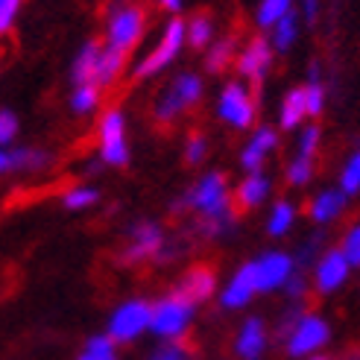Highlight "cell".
I'll use <instances>...</instances> for the list:
<instances>
[{"label":"cell","instance_id":"obj_1","mask_svg":"<svg viewBox=\"0 0 360 360\" xmlns=\"http://www.w3.org/2000/svg\"><path fill=\"white\" fill-rule=\"evenodd\" d=\"M196 211L202 217L200 231L205 238H226L235 229V214H231V196L223 173H205L182 200H176L173 211Z\"/></svg>","mask_w":360,"mask_h":360},{"label":"cell","instance_id":"obj_2","mask_svg":"<svg viewBox=\"0 0 360 360\" xmlns=\"http://www.w3.org/2000/svg\"><path fill=\"white\" fill-rule=\"evenodd\" d=\"M193 319H196V304L188 302L185 296H179L176 290H170L153 302L150 334L158 337L161 343H182L193 326Z\"/></svg>","mask_w":360,"mask_h":360},{"label":"cell","instance_id":"obj_3","mask_svg":"<svg viewBox=\"0 0 360 360\" xmlns=\"http://www.w3.org/2000/svg\"><path fill=\"white\" fill-rule=\"evenodd\" d=\"M328 343H331V322L316 311H304L293 331L281 340V352L290 360H304L311 354H322Z\"/></svg>","mask_w":360,"mask_h":360},{"label":"cell","instance_id":"obj_4","mask_svg":"<svg viewBox=\"0 0 360 360\" xmlns=\"http://www.w3.org/2000/svg\"><path fill=\"white\" fill-rule=\"evenodd\" d=\"M150 314H153L150 299H141V296L123 299L112 311L109 322H105V334H109L117 346L138 343L143 334H150Z\"/></svg>","mask_w":360,"mask_h":360},{"label":"cell","instance_id":"obj_5","mask_svg":"<svg viewBox=\"0 0 360 360\" xmlns=\"http://www.w3.org/2000/svg\"><path fill=\"white\" fill-rule=\"evenodd\" d=\"M200 97H202V79L196 77V74H179V77L165 88V94L158 97V103H155V117H158L161 123L176 120L185 109H191L193 103H200Z\"/></svg>","mask_w":360,"mask_h":360},{"label":"cell","instance_id":"obj_6","mask_svg":"<svg viewBox=\"0 0 360 360\" xmlns=\"http://www.w3.org/2000/svg\"><path fill=\"white\" fill-rule=\"evenodd\" d=\"M182 47H185V21L173 18V21L165 27V32H161L158 44L138 62L135 77L143 79V77H155V74H161V70H165V68L179 56V53H182Z\"/></svg>","mask_w":360,"mask_h":360},{"label":"cell","instance_id":"obj_7","mask_svg":"<svg viewBox=\"0 0 360 360\" xmlns=\"http://www.w3.org/2000/svg\"><path fill=\"white\" fill-rule=\"evenodd\" d=\"M165 246V229L153 220H141L129 229L126 235V246L120 252V264L126 266H135V264H143V261H155V255Z\"/></svg>","mask_w":360,"mask_h":360},{"label":"cell","instance_id":"obj_8","mask_svg":"<svg viewBox=\"0 0 360 360\" xmlns=\"http://www.w3.org/2000/svg\"><path fill=\"white\" fill-rule=\"evenodd\" d=\"M352 276V264L346 261V255L340 252V246L326 249L314 264V290L319 296H334L349 284Z\"/></svg>","mask_w":360,"mask_h":360},{"label":"cell","instance_id":"obj_9","mask_svg":"<svg viewBox=\"0 0 360 360\" xmlns=\"http://www.w3.org/2000/svg\"><path fill=\"white\" fill-rule=\"evenodd\" d=\"M252 266H255V287H258V293H276V290H281V287L287 284V278L296 273L293 255H290V252H281V249L264 252V255H258L255 261H252Z\"/></svg>","mask_w":360,"mask_h":360},{"label":"cell","instance_id":"obj_10","mask_svg":"<svg viewBox=\"0 0 360 360\" xmlns=\"http://www.w3.org/2000/svg\"><path fill=\"white\" fill-rule=\"evenodd\" d=\"M269 343H273V334H269L266 319L246 316L235 331V340H231V354H235V360H264Z\"/></svg>","mask_w":360,"mask_h":360},{"label":"cell","instance_id":"obj_11","mask_svg":"<svg viewBox=\"0 0 360 360\" xmlns=\"http://www.w3.org/2000/svg\"><path fill=\"white\" fill-rule=\"evenodd\" d=\"M100 158L103 165L123 167L129 161V147H126V120L123 112L112 109L100 120Z\"/></svg>","mask_w":360,"mask_h":360},{"label":"cell","instance_id":"obj_12","mask_svg":"<svg viewBox=\"0 0 360 360\" xmlns=\"http://www.w3.org/2000/svg\"><path fill=\"white\" fill-rule=\"evenodd\" d=\"M143 32V9L141 6H120L115 9L112 21H109V50L117 53H129Z\"/></svg>","mask_w":360,"mask_h":360},{"label":"cell","instance_id":"obj_13","mask_svg":"<svg viewBox=\"0 0 360 360\" xmlns=\"http://www.w3.org/2000/svg\"><path fill=\"white\" fill-rule=\"evenodd\" d=\"M217 115L235 126V129H249L252 120H255V103H252V94L246 91V85L240 82H229L220 94L217 103Z\"/></svg>","mask_w":360,"mask_h":360},{"label":"cell","instance_id":"obj_14","mask_svg":"<svg viewBox=\"0 0 360 360\" xmlns=\"http://www.w3.org/2000/svg\"><path fill=\"white\" fill-rule=\"evenodd\" d=\"M255 296H258V287H255V266H252V261L238 266L217 293L223 311H243Z\"/></svg>","mask_w":360,"mask_h":360},{"label":"cell","instance_id":"obj_15","mask_svg":"<svg viewBox=\"0 0 360 360\" xmlns=\"http://www.w3.org/2000/svg\"><path fill=\"white\" fill-rule=\"evenodd\" d=\"M173 290L200 308V304H205L208 299H214V293H217V273H214L211 266H191L188 273L176 281Z\"/></svg>","mask_w":360,"mask_h":360},{"label":"cell","instance_id":"obj_16","mask_svg":"<svg viewBox=\"0 0 360 360\" xmlns=\"http://www.w3.org/2000/svg\"><path fill=\"white\" fill-rule=\"evenodd\" d=\"M269 62H273V47H269L264 39H255L240 53L238 70H240V77H246L252 82H261L264 74H266V68H269Z\"/></svg>","mask_w":360,"mask_h":360},{"label":"cell","instance_id":"obj_17","mask_svg":"<svg viewBox=\"0 0 360 360\" xmlns=\"http://www.w3.org/2000/svg\"><path fill=\"white\" fill-rule=\"evenodd\" d=\"M346 202H349V196H343L337 188H328V191H319L311 205H308V217L316 223V226H328L334 223L340 214L346 211Z\"/></svg>","mask_w":360,"mask_h":360},{"label":"cell","instance_id":"obj_18","mask_svg":"<svg viewBox=\"0 0 360 360\" xmlns=\"http://www.w3.org/2000/svg\"><path fill=\"white\" fill-rule=\"evenodd\" d=\"M50 165V155L44 150L32 147H18V150H0V173H15V170H41Z\"/></svg>","mask_w":360,"mask_h":360},{"label":"cell","instance_id":"obj_19","mask_svg":"<svg viewBox=\"0 0 360 360\" xmlns=\"http://www.w3.org/2000/svg\"><path fill=\"white\" fill-rule=\"evenodd\" d=\"M269 188H273V185H269V179L264 173H249L243 182L238 185V191H235V202L240 208H258V205L266 202Z\"/></svg>","mask_w":360,"mask_h":360},{"label":"cell","instance_id":"obj_20","mask_svg":"<svg viewBox=\"0 0 360 360\" xmlns=\"http://www.w3.org/2000/svg\"><path fill=\"white\" fill-rule=\"evenodd\" d=\"M100 44L97 41H85L82 50L77 53L74 59V82L77 85H94V74L100 65Z\"/></svg>","mask_w":360,"mask_h":360},{"label":"cell","instance_id":"obj_21","mask_svg":"<svg viewBox=\"0 0 360 360\" xmlns=\"http://www.w3.org/2000/svg\"><path fill=\"white\" fill-rule=\"evenodd\" d=\"M74 360H120V346L105 331L103 334H91L82 343V349H79V354Z\"/></svg>","mask_w":360,"mask_h":360},{"label":"cell","instance_id":"obj_22","mask_svg":"<svg viewBox=\"0 0 360 360\" xmlns=\"http://www.w3.org/2000/svg\"><path fill=\"white\" fill-rule=\"evenodd\" d=\"M296 223V205L290 200H278L266 214V235L269 238H284Z\"/></svg>","mask_w":360,"mask_h":360},{"label":"cell","instance_id":"obj_23","mask_svg":"<svg viewBox=\"0 0 360 360\" xmlns=\"http://www.w3.org/2000/svg\"><path fill=\"white\" fill-rule=\"evenodd\" d=\"M123 59H126L123 53L105 47V50L100 53V65H97V74H94V85H97V88L112 85V82L117 79V74L123 70Z\"/></svg>","mask_w":360,"mask_h":360},{"label":"cell","instance_id":"obj_24","mask_svg":"<svg viewBox=\"0 0 360 360\" xmlns=\"http://www.w3.org/2000/svg\"><path fill=\"white\" fill-rule=\"evenodd\" d=\"M296 35H299V15L296 12H287L281 21L273 27V50L287 53V50L293 47Z\"/></svg>","mask_w":360,"mask_h":360},{"label":"cell","instance_id":"obj_25","mask_svg":"<svg viewBox=\"0 0 360 360\" xmlns=\"http://www.w3.org/2000/svg\"><path fill=\"white\" fill-rule=\"evenodd\" d=\"M302 117H308L304 115V94H302V88H296V91H290L284 97L281 103V129H296V126L302 123Z\"/></svg>","mask_w":360,"mask_h":360},{"label":"cell","instance_id":"obj_26","mask_svg":"<svg viewBox=\"0 0 360 360\" xmlns=\"http://www.w3.org/2000/svg\"><path fill=\"white\" fill-rule=\"evenodd\" d=\"M287 12H293V0H261V6H258V27L273 30Z\"/></svg>","mask_w":360,"mask_h":360},{"label":"cell","instance_id":"obj_27","mask_svg":"<svg viewBox=\"0 0 360 360\" xmlns=\"http://www.w3.org/2000/svg\"><path fill=\"white\" fill-rule=\"evenodd\" d=\"M97 202H100V191L91 188V185H77L62 196V205L68 211H85V208H91Z\"/></svg>","mask_w":360,"mask_h":360},{"label":"cell","instance_id":"obj_28","mask_svg":"<svg viewBox=\"0 0 360 360\" xmlns=\"http://www.w3.org/2000/svg\"><path fill=\"white\" fill-rule=\"evenodd\" d=\"M214 35V24L208 15H196L193 21L185 24V41H191L193 47H208Z\"/></svg>","mask_w":360,"mask_h":360},{"label":"cell","instance_id":"obj_29","mask_svg":"<svg viewBox=\"0 0 360 360\" xmlns=\"http://www.w3.org/2000/svg\"><path fill=\"white\" fill-rule=\"evenodd\" d=\"M322 235H314V238H308V240H302V246L293 252V264H296V269H302V273H308V269L316 264V258L322 255Z\"/></svg>","mask_w":360,"mask_h":360},{"label":"cell","instance_id":"obj_30","mask_svg":"<svg viewBox=\"0 0 360 360\" xmlns=\"http://www.w3.org/2000/svg\"><path fill=\"white\" fill-rule=\"evenodd\" d=\"M304 311H308V308H304V304L302 302H287V308L278 314V319H276V326H273V331H269V334H273L276 340H278V343H281V340L287 337V334H290L293 331V326H296V322H299V316L304 314Z\"/></svg>","mask_w":360,"mask_h":360},{"label":"cell","instance_id":"obj_31","mask_svg":"<svg viewBox=\"0 0 360 360\" xmlns=\"http://www.w3.org/2000/svg\"><path fill=\"white\" fill-rule=\"evenodd\" d=\"M343 196H354L360 193V150L352 153V158L346 161L343 173H340V188H337Z\"/></svg>","mask_w":360,"mask_h":360},{"label":"cell","instance_id":"obj_32","mask_svg":"<svg viewBox=\"0 0 360 360\" xmlns=\"http://www.w3.org/2000/svg\"><path fill=\"white\" fill-rule=\"evenodd\" d=\"M314 179V158L311 155H296L290 165H287V182L293 188H304Z\"/></svg>","mask_w":360,"mask_h":360},{"label":"cell","instance_id":"obj_33","mask_svg":"<svg viewBox=\"0 0 360 360\" xmlns=\"http://www.w3.org/2000/svg\"><path fill=\"white\" fill-rule=\"evenodd\" d=\"M100 103V88L97 85H77L74 88V97H70V109L77 115H88L94 112Z\"/></svg>","mask_w":360,"mask_h":360},{"label":"cell","instance_id":"obj_34","mask_svg":"<svg viewBox=\"0 0 360 360\" xmlns=\"http://www.w3.org/2000/svg\"><path fill=\"white\" fill-rule=\"evenodd\" d=\"M147 360H196V352L185 343H161Z\"/></svg>","mask_w":360,"mask_h":360},{"label":"cell","instance_id":"obj_35","mask_svg":"<svg viewBox=\"0 0 360 360\" xmlns=\"http://www.w3.org/2000/svg\"><path fill=\"white\" fill-rule=\"evenodd\" d=\"M302 94H304V115L308 117L322 115V109H326V88H322V82H308V88H302Z\"/></svg>","mask_w":360,"mask_h":360},{"label":"cell","instance_id":"obj_36","mask_svg":"<svg viewBox=\"0 0 360 360\" xmlns=\"http://www.w3.org/2000/svg\"><path fill=\"white\" fill-rule=\"evenodd\" d=\"M231 53H235V41H231V39H223L217 47H211V50H208L205 68H208V70H214V74H217V70H223V68L231 62Z\"/></svg>","mask_w":360,"mask_h":360},{"label":"cell","instance_id":"obj_37","mask_svg":"<svg viewBox=\"0 0 360 360\" xmlns=\"http://www.w3.org/2000/svg\"><path fill=\"white\" fill-rule=\"evenodd\" d=\"M340 252L346 255L352 269H360V223L349 226V231L343 235V246H340Z\"/></svg>","mask_w":360,"mask_h":360},{"label":"cell","instance_id":"obj_38","mask_svg":"<svg viewBox=\"0 0 360 360\" xmlns=\"http://www.w3.org/2000/svg\"><path fill=\"white\" fill-rule=\"evenodd\" d=\"M281 290L287 293V302H302L304 296H308V290H311V278H308V273L296 269V273L287 278V284L281 287Z\"/></svg>","mask_w":360,"mask_h":360},{"label":"cell","instance_id":"obj_39","mask_svg":"<svg viewBox=\"0 0 360 360\" xmlns=\"http://www.w3.org/2000/svg\"><path fill=\"white\" fill-rule=\"evenodd\" d=\"M316 143H319V126H304V129L299 132V153L296 155H311L316 153Z\"/></svg>","mask_w":360,"mask_h":360},{"label":"cell","instance_id":"obj_40","mask_svg":"<svg viewBox=\"0 0 360 360\" xmlns=\"http://www.w3.org/2000/svg\"><path fill=\"white\" fill-rule=\"evenodd\" d=\"M249 143L266 155L269 150H276L278 135H276V129H269V126H261V129H255V135H252V141H249Z\"/></svg>","mask_w":360,"mask_h":360},{"label":"cell","instance_id":"obj_41","mask_svg":"<svg viewBox=\"0 0 360 360\" xmlns=\"http://www.w3.org/2000/svg\"><path fill=\"white\" fill-rule=\"evenodd\" d=\"M18 12H21V0H0V35L12 30Z\"/></svg>","mask_w":360,"mask_h":360},{"label":"cell","instance_id":"obj_42","mask_svg":"<svg viewBox=\"0 0 360 360\" xmlns=\"http://www.w3.org/2000/svg\"><path fill=\"white\" fill-rule=\"evenodd\" d=\"M15 135H18V117L12 112H0V150L9 141H15Z\"/></svg>","mask_w":360,"mask_h":360},{"label":"cell","instance_id":"obj_43","mask_svg":"<svg viewBox=\"0 0 360 360\" xmlns=\"http://www.w3.org/2000/svg\"><path fill=\"white\" fill-rule=\"evenodd\" d=\"M261 165H264V153L255 150L252 143H246L243 153H240V167L249 173H261Z\"/></svg>","mask_w":360,"mask_h":360},{"label":"cell","instance_id":"obj_44","mask_svg":"<svg viewBox=\"0 0 360 360\" xmlns=\"http://www.w3.org/2000/svg\"><path fill=\"white\" fill-rule=\"evenodd\" d=\"M202 158H205V138L202 135H191L188 147H185V161L188 165H200Z\"/></svg>","mask_w":360,"mask_h":360},{"label":"cell","instance_id":"obj_45","mask_svg":"<svg viewBox=\"0 0 360 360\" xmlns=\"http://www.w3.org/2000/svg\"><path fill=\"white\" fill-rule=\"evenodd\" d=\"M302 6H304V18H308V21H316L319 0H302Z\"/></svg>","mask_w":360,"mask_h":360},{"label":"cell","instance_id":"obj_46","mask_svg":"<svg viewBox=\"0 0 360 360\" xmlns=\"http://www.w3.org/2000/svg\"><path fill=\"white\" fill-rule=\"evenodd\" d=\"M334 360H360V349H349V352H343V354L334 357Z\"/></svg>","mask_w":360,"mask_h":360},{"label":"cell","instance_id":"obj_47","mask_svg":"<svg viewBox=\"0 0 360 360\" xmlns=\"http://www.w3.org/2000/svg\"><path fill=\"white\" fill-rule=\"evenodd\" d=\"M161 6L170 9V12H176V9H182V0H161Z\"/></svg>","mask_w":360,"mask_h":360},{"label":"cell","instance_id":"obj_48","mask_svg":"<svg viewBox=\"0 0 360 360\" xmlns=\"http://www.w3.org/2000/svg\"><path fill=\"white\" fill-rule=\"evenodd\" d=\"M304 360H334L331 354H326V352H322V354H311V357H304Z\"/></svg>","mask_w":360,"mask_h":360},{"label":"cell","instance_id":"obj_49","mask_svg":"<svg viewBox=\"0 0 360 360\" xmlns=\"http://www.w3.org/2000/svg\"><path fill=\"white\" fill-rule=\"evenodd\" d=\"M223 360H235V357H223Z\"/></svg>","mask_w":360,"mask_h":360}]
</instances>
